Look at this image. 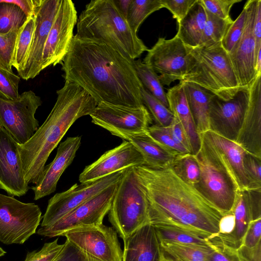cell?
Instances as JSON below:
<instances>
[{
  "mask_svg": "<svg viewBox=\"0 0 261 261\" xmlns=\"http://www.w3.org/2000/svg\"><path fill=\"white\" fill-rule=\"evenodd\" d=\"M133 61L104 43L74 36L60 64L65 81L78 84L97 104L138 108L144 105L143 87Z\"/></svg>",
  "mask_w": 261,
  "mask_h": 261,
  "instance_id": "6da1fadb",
  "label": "cell"
},
{
  "mask_svg": "<svg viewBox=\"0 0 261 261\" xmlns=\"http://www.w3.org/2000/svg\"><path fill=\"white\" fill-rule=\"evenodd\" d=\"M133 168L147 200L150 224L181 228L209 239L218 236L224 215L171 167Z\"/></svg>",
  "mask_w": 261,
  "mask_h": 261,
  "instance_id": "7a4b0ae2",
  "label": "cell"
},
{
  "mask_svg": "<svg viewBox=\"0 0 261 261\" xmlns=\"http://www.w3.org/2000/svg\"><path fill=\"white\" fill-rule=\"evenodd\" d=\"M57 98L42 125L25 144L19 145L26 181L36 185L50 153L79 118L90 115L97 103L78 84L65 81L57 91Z\"/></svg>",
  "mask_w": 261,
  "mask_h": 261,
  "instance_id": "3957f363",
  "label": "cell"
},
{
  "mask_svg": "<svg viewBox=\"0 0 261 261\" xmlns=\"http://www.w3.org/2000/svg\"><path fill=\"white\" fill-rule=\"evenodd\" d=\"M77 37L104 43L133 61L148 48L134 32L113 0H93L76 22Z\"/></svg>",
  "mask_w": 261,
  "mask_h": 261,
  "instance_id": "277c9868",
  "label": "cell"
},
{
  "mask_svg": "<svg viewBox=\"0 0 261 261\" xmlns=\"http://www.w3.org/2000/svg\"><path fill=\"white\" fill-rule=\"evenodd\" d=\"M188 48L187 70L181 82L196 84L224 100L243 89L221 42Z\"/></svg>",
  "mask_w": 261,
  "mask_h": 261,
  "instance_id": "5b68a950",
  "label": "cell"
},
{
  "mask_svg": "<svg viewBox=\"0 0 261 261\" xmlns=\"http://www.w3.org/2000/svg\"><path fill=\"white\" fill-rule=\"evenodd\" d=\"M201 145L194 155L200 177L197 190L223 215L232 212L238 188L218 152L200 135Z\"/></svg>",
  "mask_w": 261,
  "mask_h": 261,
  "instance_id": "8992f818",
  "label": "cell"
},
{
  "mask_svg": "<svg viewBox=\"0 0 261 261\" xmlns=\"http://www.w3.org/2000/svg\"><path fill=\"white\" fill-rule=\"evenodd\" d=\"M109 220L124 241L150 223L147 200L133 167L124 169L108 212Z\"/></svg>",
  "mask_w": 261,
  "mask_h": 261,
  "instance_id": "52a82bcc",
  "label": "cell"
},
{
  "mask_svg": "<svg viewBox=\"0 0 261 261\" xmlns=\"http://www.w3.org/2000/svg\"><path fill=\"white\" fill-rule=\"evenodd\" d=\"M42 212L34 203H24L0 193V241L23 244L36 232Z\"/></svg>",
  "mask_w": 261,
  "mask_h": 261,
  "instance_id": "ba28073f",
  "label": "cell"
},
{
  "mask_svg": "<svg viewBox=\"0 0 261 261\" xmlns=\"http://www.w3.org/2000/svg\"><path fill=\"white\" fill-rule=\"evenodd\" d=\"M87 261H122L123 251L115 229L104 225L87 226L62 234Z\"/></svg>",
  "mask_w": 261,
  "mask_h": 261,
  "instance_id": "9c48e42d",
  "label": "cell"
},
{
  "mask_svg": "<svg viewBox=\"0 0 261 261\" xmlns=\"http://www.w3.org/2000/svg\"><path fill=\"white\" fill-rule=\"evenodd\" d=\"M41 104V97L32 90L14 100L0 98V125L19 145L27 143L38 129L35 114Z\"/></svg>",
  "mask_w": 261,
  "mask_h": 261,
  "instance_id": "30bf717a",
  "label": "cell"
},
{
  "mask_svg": "<svg viewBox=\"0 0 261 261\" xmlns=\"http://www.w3.org/2000/svg\"><path fill=\"white\" fill-rule=\"evenodd\" d=\"M118 182L78 206L53 224L41 227L37 233L53 238L62 236L65 232L76 228L102 224L110 210Z\"/></svg>",
  "mask_w": 261,
  "mask_h": 261,
  "instance_id": "8fae6325",
  "label": "cell"
},
{
  "mask_svg": "<svg viewBox=\"0 0 261 261\" xmlns=\"http://www.w3.org/2000/svg\"><path fill=\"white\" fill-rule=\"evenodd\" d=\"M188 48L175 35L170 39L159 38L149 49L143 63L159 73L162 85L169 86L176 81H181L188 67Z\"/></svg>",
  "mask_w": 261,
  "mask_h": 261,
  "instance_id": "7c38bea8",
  "label": "cell"
},
{
  "mask_svg": "<svg viewBox=\"0 0 261 261\" xmlns=\"http://www.w3.org/2000/svg\"><path fill=\"white\" fill-rule=\"evenodd\" d=\"M123 170L94 181L75 184L68 190L56 194L48 200L46 211L42 216L41 227L53 224L78 206L118 182Z\"/></svg>",
  "mask_w": 261,
  "mask_h": 261,
  "instance_id": "4fadbf2b",
  "label": "cell"
},
{
  "mask_svg": "<svg viewBox=\"0 0 261 261\" xmlns=\"http://www.w3.org/2000/svg\"><path fill=\"white\" fill-rule=\"evenodd\" d=\"M89 116L93 123L114 136L147 132L153 120L144 105L133 108L101 102Z\"/></svg>",
  "mask_w": 261,
  "mask_h": 261,
  "instance_id": "5bb4252c",
  "label": "cell"
},
{
  "mask_svg": "<svg viewBox=\"0 0 261 261\" xmlns=\"http://www.w3.org/2000/svg\"><path fill=\"white\" fill-rule=\"evenodd\" d=\"M35 28L29 53L22 69L18 72L24 80L34 79L41 71L43 53L50 30L62 0H34Z\"/></svg>",
  "mask_w": 261,
  "mask_h": 261,
  "instance_id": "9a60e30c",
  "label": "cell"
},
{
  "mask_svg": "<svg viewBox=\"0 0 261 261\" xmlns=\"http://www.w3.org/2000/svg\"><path fill=\"white\" fill-rule=\"evenodd\" d=\"M249 98V88L241 89L227 100L214 95L208 106L209 130L235 141L247 108Z\"/></svg>",
  "mask_w": 261,
  "mask_h": 261,
  "instance_id": "2e32d148",
  "label": "cell"
},
{
  "mask_svg": "<svg viewBox=\"0 0 261 261\" xmlns=\"http://www.w3.org/2000/svg\"><path fill=\"white\" fill-rule=\"evenodd\" d=\"M77 20V12L73 2L62 0L45 44L41 71L61 63L73 38V29Z\"/></svg>",
  "mask_w": 261,
  "mask_h": 261,
  "instance_id": "e0dca14e",
  "label": "cell"
},
{
  "mask_svg": "<svg viewBox=\"0 0 261 261\" xmlns=\"http://www.w3.org/2000/svg\"><path fill=\"white\" fill-rule=\"evenodd\" d=\"M257 0L247 1L246 17L243 33L228 53L240 86L249 88L256 77L255 69V41L253 24Z\"/></svg>",
  "mask_w": 261,
  "mask_h": 261,
  "instance_id": "ac0fdd59",
  "label": "cell"
},
{
  "mask_svg": "<svg viewBox=\"0 0 261 261\" xmlns=\"http://www.w3.org/2000/svg\"><path fill=\"white\" fill-rule=\"evenodd\" d=\"M0 189L20 197L30 189L26 181L18 144L0 125Z\"/></svg>",
  "mask_w": 261,
  "mask_h": 261,
  "instance_id": "d6986e66",
  "label": "cell"
},
{
  "mask_svg": "<svg viewBox=\"0 0 261 261\" xmlns=\"http://www.w3.org/2000/svg\"><path fill=\"white\" fill-rule=\"evenodd\" d=\"M144 165L140 152L131 143L123 140L86 166L79 176V181L81 183L94 181L126 168Z\"/></svg>",
  "mask_w": 261,
  "mask_h": 261,
  "instance_id": "ffe728a7",
  "label": "cell"
},
{
  "mask_svg": "<svg viewBox=\"0 0 261 261\" xmlns=\"http://www.w3.org/2000/svg\"><path fill=\"white\" fill-rule=\"evenodd\" d=\"M261 75L249 88V98L235 142L248 154L261 159Z\"/></svg>",
  "mask_w": 261,
  "mask_h": 261,
  "instance_id": "44dd1931",
  "label": "cell"
},
{
  "mask_svg": "<svg viewBox=\"0 0 261 261\" xmlns=\"http://www.w3.org/2000/svg\"><path fill=\"white\" fill-rule=\"evenodd\" d=\"M81 143V137H68L61 143L54 160L45 166L38 182L31 189L37 200L54 193L65 169L72 163Z\"/></svg>",
  "mask_w": 261,
  "mask_h": 261,
  "instance_id": "7402d4cb",
  "label": "cell"
},
{
  "mask_svg": "<svg viewBox=\"0 0 261 261\" xmlns=\"http://www.w3.org/2000/svg\"><path fill=\"white\" fill-rule=\"evenodd\" d=\"M123 241L122 261H161L162 251L154 226L148 223Z\"/></svg>",
  "mask_w": 261,
  "mask_h": 261,
  "instance_id": "603a6c76",
  "label": "cell"
},
{
  "mask_svg": "<svg viewBox=\"0 0 261 261\" xmlns=\"http://www.w3.org/2000/svg\"><path fill=\"white\" fill-rule=\"evenodd\" d=\"M219 153L239 190H248L249 182L245 172L243 159L247 153L235 141L210 130L202 133Z\"/></svg>",
  "mask_w": 261,
  "mask_h": 261,
  "instance_id": "cb8c5ba5",
  "label": "cell"
},
{
  "mask_svg": "<svg viewBox=\"0 0 261 261\" xmlns=\"http://www.w3.org/2000/svg\"><path fill=\"white\" fill-rule=\"evenodd\" d=\"M115 136L131 143L142 155L144 165L148 167L155 169L171 167L177 157L161 146L147 132L138 134L119 133Z\"/></svg>",
  "mask_w": 261,
  "mask_h": 261,
  "instance_id": "d4e9b609",
  "label": "cell"
},
{
  "mask_svg": "<svg viewBox=\"0 0 261 261\" xmlns=\"http://www.w3.org/2000/svg\"><path fill=\"white\" fill-rule=\"evenodd\" d=\"M169 109L182 125L188 137L191 154L195 155L201 145V138L196 130L192 115L187 101L183 83L169 89L166 93Z\"/></svg>",
  "mask_w": 261,
  "mask_h": 261,
  "instance_id": "484cf974",
  "label": "cell"
},
{
  "mask_svg": "<svg viewBox=\"0 0 261 261\" xmlns=\"http://www.w3.org/2000/svg\"><path fill=\"white\" fill-rule=\"evenodd\" d=\"M232 212L235 222L233 231L228 234H219L217 237L223 244L237 250L251 221L247 190H238Z\"/></svg>",
  "mask_w": 261,
  "mask_h": 261,
  "instance_id": "4316f807",
  "label": "cell"
},
{
  "mask_svg": "<svg viewBox=\"0 0 261 261\" xmlns=\"http://www.w3.org/2000/svg\"><path fill=\"white\" fill-rule=\"evenodd\" d=\"M181 82L197 132L200 135L209 130L208 106L214 94L196 84Z\"/></svg>",
  "mask_w": 261,
  "mask_h": 261,
  "instance_id": "83f0119b",
  "label": "cell"
},
{
  "mask_svg": "<svg viewBox=\"0 0 261 261\" xmlns=\"http://www.w3.org/2000/svg\"><path fill=\"white\" fill-rule=\"evenodd\" d=\"M206 20V10L201 0H197L185 17L178 23L176 35L187 47H197L202 36Z\"/></svg>",
  "mask_w": 261,
  "mask_h": 261,
  "instance_id": "f1b7e54d",
  "label": "cell"
},
{
  "mask_svg": "<svg viewBox=\"0 0 261 261\" xmlns=\"http://www.w3.org/2000/svg\"><path fill=\"white\" fill-rule=\"evenodd\" d=\"M152 225L154 227L160 242L211 246L210 239L203 235L168 225Z\"/></svg>",
  "mask_w": 261,
  "mask_h": 261,
  "instance_id": "f546056e",
  "label": "cell"
},
{
  "mask_svg": "<svg viewBox=\"0 0 261 261\" xmlns=\"http://www.w3.org/2000/svg\"><path fill=\"white\" fill-rule=\"evenodd\" d=\"M161 248L183 261H208L213 249L211 246L160 242Z\"/></svg>",
  "mask_w": 261,
  "mask_h": 261,
  "instance_id": "4dcf8cb0",
  "label": "cell"
},
{
  "mask_svg": "<svg viewBox=\"0 0 261 261\" xmlns=\"http://www.w3.org/2000/svg\"><path fill=\"white\" fill-rule=\"evenodd\" d=\"M133 65L144 88L169 108L166 93L157 73L140 59L134 60Z\"/></svg>",
  "mask_w": 261,
  "mask_h": 261,
  "instance_id": "1f68e13d",
  "label": "cell"
},
{
  "mask_svg": "<svg viewBox=\"0 0 261 261\" xmlns=\"http://www.w3.org/2000/svg\"><path fill=\"white\" fill-rule=\"evenodd\" d=\"M35 28L34 16L27 18L19 28L12 59V67L19 72L23 68L31 47Z\"/></svg>",
  "mask_w": 261,
  "mask_h": 261,
  "instance_id": "d6a6232c",
  "label": "cell"
},
{
  "mask_svg": "<svg viewBox=\"0 0 261 261\" xmlns=\"http://www.w3.org/2000/svg\"><path fill=\"white\" fill-rule=\"evenodd\" d=\"M162 0H132L126 20L134 33L151 13L163 8Z\"/></svg>",
  "mask_w": 261,
  "mask_h": 261,
  "instance_id": "836d02e7",
  "label": "cell"
},
{
  "mask_svg": "<svg viewBox=\"0 0 261 261\" xmlns=\"http://www.w3.org/2000/svg\"><path fill=\"white\" fill-rule=\"evenodd\" d=\"M206 12L205 25L198 46L209 45L221 42L233 21L231 18L227 19H221L206 10Z\"/></svg>",
  "mask_w": 261,
  "mask_h": 261,
  "instance_id": "e575fe53",
  "label": "cell"
},
{
  "mask_svg": "<svg viewBox=\"0 0 261 261\" xmlns=\"http://www.w3.org/2000/svg\"><path fill=\"white\" fill-rule=\"evenodd\" d=\"M24 13L8 0H0V34L19 29L27 20Z\"/></svg>",
  "mask_w": 261,
  "mask_h": 261,
  "instance_id": "d590c367",
  "label": "cell"
},
{
  "mask_svg": "<svg viewBox=\"0 0 261 261\" xmlns=\"http://www.w3.org/2000/svg\"><path fill=\"white\" fill-rule=\"evenodd\" d=\"M180 177L196 187L200 180V172L195 156L188 153L177 156L171 167Z\"/></svg>",
  "mask_w": 261,
  "mask_h": 261,
  "instance_id": "8d00e7d4",
  "label": "cell"
},
{
  "mask_svg": "<svg viewBox=\"0 0 261 261\" xmlns=\"http://www.w3.org/2000/svg\"><path fill=\"white\" fill-rule=\"evenodd\" d=\"M143 105L147 109L155 124L168 126L172 122L174 115L170 109L151 95L144 87L141 89Z\"/></svg>",
  "mask_w": 261,
  "mask_h": 261,
  "instance_id": "74e56055",
  "label": "cell"
},
{
  "mask_svg": "<svg viewBox=\"0 0 261 261\" xmlns=\"http://www.w3.org/2000/svg\"><path fill=\"white\" fill-rule=\"evenodd\" d=\"M147 133L161 146L176 156L190 153L174 141L169 126L152 124L148 127Z\"/></svg>",
  "mask_w": 261,
  "mask_h": 261,
  "instance_id": "f35d334b",
  "label": "cell"
},
{
  "mask_svg": "<svg viewBox=\"0 0 261 261\" xmlns=\"http://www.w3.org/2000/svg\"><path fill=\"white\" fill-rule=\"evenodd\" d=\"M19 29L0 34V68L10 72H13L12 59Z\"/></svg>",
  "mask_w": 261,
  "mask_h": 261,
  "instance_id": "ab89813d",
  "label": "cell"
},
{
  "mask_svg": "<svg viewBox=\"0 0 261 261\" xmlns=\"http://www.w3.org/2000/svg\"><path fill=\"white\" fill-rule=\"evenodd\" d=\"M20 77L13 72L0 68V98L14 100L19 96L18 92Z\"/></svg>",
  "mask_w": 261,
  "mask_h": 261,
  "instance_id": "60d3db41",
  "label": "cell"
},
{
  "mask_svg": "<svg viewBox=\"0 0 261 261\" xmlns=\"http://www.w3.org/2000/svg\"><path fill=\"white\" fill-rule=\"evenodd\" d=\"M246 11L243 9L235 20L228 29L221 43L223 48L228 54L241 37L245 27Z\"/></svg>",
  "mask_w": 261,
  "mask_h": 261,
  "instance_id": "b9f144b4",
  "label": "cell"
},
{
  "mask_svg": "<svg viewBox=\"0 0 261 261\" xmlns=\"http://www.w3.org/2000/svg\"><path fill=\"white\" fill-rule=\"evenodd\" d=\"M243 165L249 182L248 190H261V159L246 153Z\"/></svg>",
  "mask_w": 261,
  "mask_h": 261,
  "instance_id": "7bdbcfd3",
  "label": "cell"
},
{
  "mask_svg": "<svg viewBox=\"0 0 261 261\" xmlns=\"http://www.w3.org/2000/svg\"><path fill=\"white\" fill-rule=\"evenodd\" d=\"M64 244L58 243V238L45 243L39 250L28 252L24 261H54L61 251Z\"/></svg>",
  "mask_w": 261,
  "mask_h": 261,
  "instance_id": "ee69618b",
  "label": "cell"
},
{
  "mask_svg": "<svg viewBox=\"0 0 261 261\" xmlns=\"http://www.w3.org/2000/svg\"><path fill=\"white\" fill-rule=\"evenodd\" d=\"M210 240L213 250L208 261H240L237 249L223 244L217 237Z\"/></svg>",
  "mask_w": 261,
  "mask_h": 261,
  "instance_id": "f6af8a7d",
  "label": "cell"
},
{
  "mask_svg": "<svg viewBox=\"0 0 261 261\" xmlns=\"http://www.w3.org/2000/svg\"><path fill=\"white\" fill-rule=\"evenodd\" d=\"M206 10L223 19L230 18L229 12L232 6L242 0H201Z\"/></svg>",
  "mask_w": 261,
  "mask_h": 261,
  "instance_id": "bcb514c9",
  "label": "cell"
},
{
  "mask_svg": "<svg viewBox=\"0 0 261 261\" xmlns=\"http://www.w3.org/2000/svg\"><path fill=\"white\" fill-rule=\"evenodd\" d=\"M197 0H162L164 8L168 9L179 22L187 14Z\"/></svg>",
  "mask_w": 261,
  "mask_h": 261,
  "instance_id": "7dc6e473",
  "label": "cell"
},
{
  "mask_svg": "<svg viewBox=\"0 0 261 261\" xmlns=\"http://www.w3.org/2000/svg\"><path fill=\"white\" fill-rule=\"evenodd\" d=\"M261 241V218L251 221L242 245L251 248Z\"/></svg>",
  "mask_w": 261,
  "mask_h": 261,
  "instance_id": "c3c4849f",
  "label": "cell"
},
{
  "mask_svg": "<svg viewBox=\"0 0 261 261\" xmlns=\"http://www.w3.org/2000/svg\"><path fill=\"white\" fill-rule=\"evenodd\" d=\"M169 126L174 141L191 153V148L187 134L180 122L175 116H174L173 120Z\"/></svg>",
  "mask_w": 261,
  "mask_h": 261,
  "instance_id": "681fc988",
  "label": "cell"
},
{
  "mask_svg": "<svg viewBox=\"0 0 261 261\" xmlns=\"http://www.w3.org/2000/svg\"><path fill=\"white\" fill-rule=\"evenodd\" d=\"M54 261H87L82 253L66 240L64 246Z\"/></svg>",
  "mask_w": 261,
  "mask_h": 261,
  "instance_id": "f907efd6",
  "label": "cell"
},
{
  "mask_svg": "<svg viewBox=\"0 0 261 261\" xmlns=\"http://www.w3.org/2000/svg\"><path fill=\"white\" fill-rule=\"evenodd\" d=\"M237 253L240 261H261V241L251 248L241 245Z\"/></svg>",
  "mask_w": 261,
  "mask_h": 261,
  "instance_id": "816d5d0a",
  "label": "cell"
},
{
  "mask_svg": "<svg viewBox=\"0 0 261 261\" xmlns=\"http://www.w3.org/2000/svg\"><path fill=\"white\" fill-rule=\"evenodd\" d=\"M253 36L255 41V61L261 52V1L257 0L253 24Z\"/></svg>",
  "mask_w": 261,
  "mask_h": 261,
  "instance_id": "f5cc1de1",
  "label": "cell"
},
{
  "mask_svg": "<svg viewBox=\"0 0 261 261\" xmlns=\"http://www.w3.org/2000/svg\"><path fill=\"white\" fill-rule=\"evenodd\" d=\"M251 221L261 218V190H247Z\"/></svg>",
  "mask_w": 261,
  "mask_h": 261,
  "instance_id": "db71d44e",
  "label": "cell"
},
{
  "mask_svg": "<svg viewBox=\"0 0 261 261\" xmlns=\"http://www.w3.org/2000/svg\"><path fill=\"white\" fill-rule=\"evenodd\" d=\"M234 216L232 212L224 215L219 223V234H230L234 229Z\"/></svg>",
  "mask_w": 261,
  "mask_h": 261,
  "instance_id": "11a10c76",
  "label": "cell"
},
{
  "mask_svg": "<svg viewBox=\"0 0 261 261\" xmlns=\"http://www.w3.org/2000/svg\"><path fill=\"white\" fill-rule=\"evenodd\" d=\"M17 5L24 13L27 18L34 16V0H8Z\"/></svg>",
  "mask_w": 261,
  "mask_h": 261,
  "instance_id": "9f6ffc18",
  "label": "cell"
},
{
  "mask_svg": "<svg viewBox=\"0 0 261 261\" xmlns=\"http://www.w3.org/2000/svg\"><path fill=\"white\" fill-rule=\"evenodd\" d=\"M118 10L126 19L132 0H113Z\"/></svg>",
  "mask_w": 261,
  "mask_h": 261,
  "instance_id": "6f0895ef",
  "label": "cell"
},
{
  "mask_svg": "<svg viewBox=\"0 0 261 261\" xmlns=\"http://www.w3.org/2000/svg\"><path fill=\"white\" fill-rule=\"evenodd\" d=\"M162 257L168 261H183L178 257L167 252L162 248Z\"/></svg>",
  "mask_w": 261,
  "mask_h": 261,
  "instance_id": "680465c9",
  "label": "cell"
},
{
  "mask_svg": "<svg viewBox=\"0 0 261 261\" xmlns=\"http://www.w3.org/2000/svg\"><path fill=\"white\" fill-rule=\"evenodd\" d=\"M6 253V252L0 247V257L4 256Z\"/></svg>",
  "mask_w": 261,
  "mask_h": 261,
  "instance_id": "91938a15",
  "label": "cell"
},
{
  "mask_svg": "<svg viewBox=\"0 0 261 261\" xmlns=\"http://www.w3.org/2000/svg\"><path fill=\"white\" fill-rule=\"evenodd\" d=\"M161 261H168V260H166L165 259H164V258L162 257Z\"/></svg>",
  "mask_w": 261,
  "mask_h": 261,
  "instance_id": "94428289",
  "label": "cell"
}]
</instances>
